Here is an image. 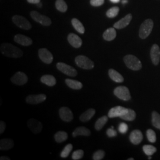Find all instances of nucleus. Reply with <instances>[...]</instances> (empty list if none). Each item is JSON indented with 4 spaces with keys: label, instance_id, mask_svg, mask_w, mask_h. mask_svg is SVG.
<instances>
[{
    "label": "nucleus",
    "instance_id": "obj_1",
    "mask_svg": "<svg viewBox=\"0 0 160 160\" xmlns=\"http://www.w3.org/2000/svg\"><path fill=\"white\" fill-rule=\"evenodd\" d=\"M0 51L2 55L7 57L18 58L23 56V52L20 49L9 43H3L1 45Z\"/></svg>",
    "mask_w": 160,
    "mask_h": 160
},
{
    "label": "nucleus",
    "instance_id": "obj_2",
    "mask_svg": "<svg viewBox=\"0 0 160 160\" xmlns=\"http://www.w3.org/2000/svg\"><path fill=\"white\" fill-rule=\"evenodd\" d=\"M123 61L128 68L133 71H138L142 68V63L140 60L134 55H128L123 58Z\"/></svg>",
    "mask_w": 160,
    "mask_h": 160
},
{
    "label": "nucleus",
    "instance_id": "obj_3",
    "mask_svg": "<svg viewBox=\"0 0 160 160\" xmlns=\"http://www.w3.org/2000/svg\"><path fill=\"white\" fill-rule=\"evenodd\" d=\"M153 27L154 22L151 19L148 18L145 20L143 23L141 24L139 28V36L140 38L142 39H146L151 33Z\"/></svg>",
    "mask_w": 160,
    "mask_h": 160
},
{
    "label": "nucleus",
    "instance_id": "obj_4",
    "mask_svg": "<svg viewBox=\"0 0 160 160\" xmlns=\"http://www.w3.org/2000/svg\"><path fill=\"white\" fill-rule=\"evenodd\" d=\"M75 62L78 67L84 69H92L94 67V63L92 60L84 55L77 56Z\"/></svg>",
    "mask_w": 160,
    "mask_h": 160
},
{
    "label": "nucleus",
    "instance_id": "obj_5",
    "mask_svg": "<svg viewBox=\"0 0 160 160\" xmlns=\"http://www.w3.org/2000/svg\"><path fill=\"white\" fill-rule=\"evenodd\" d=\"M114 94L123 101H128L131 98L129 90L125 86L117 87L114 90Z\"/></svg>",
    "mask_w": 160,
    "mask_h": 160
},
{
    "label": "nucleus",
    "instance_id": "obj_6",
    "mask_svg": "<svg viewBox=\"0 0 160 160\" xmlns=\"http://www.w3.org/2000/svg\"><path fill=\"white\" fill-rule=\"evenodd\" d=\"M12 20L17 26L21 29L29 30L32 28V25L24 17L18 15H15L12 18Z\"/></svg>",
    "mask_w": 160,
    "mask_h": 160
},
{
    "label": "nucleus",
    "instance_id": "obj_7",
    "mask_svg": "<svg viewBox=\"0 0 160 160\" xmlns=\"http://www.w3.org/2000/svg\"><path fill=\"white\" fill-rule=\"evenodd\" d=\"M30 16L38 23H40V24L45 26H49L51 24V20L50 18L47 17L46 16H43L40 14L39 12L36 11H32L30 12Z\"/></svg>",
    "mask_w": 160,
    "mask_h": 160
},
{
    "label": "nucleus",
    "instance_id": "obj_8",
    "mask_svg": "<svg viewBox=\"0 0 160 160\" xmlns=\"http://www.w3.org/2000/svg\"><path fill=\"white\" fill-rule=\"evenodd\" d=\"M57 68L59 71L69 77H75L77 75V71L75 69L63 62H58Z\"/></svg>",
    "mask_w": 160,
    "mask_h": 160
},
{
    "label": "nucleus",
    "instance_id": "obj_9",
    "mask_svg": "<svg viewBox=\"0 0 160 160\" xmlns=\"http://www.w3.org/2000/svg\"><path fill=\"white\" fill-rule=\"evenodd\" d=\"M11 81L17 86H23L28 81V76L22 72H17L11 78Z\"/></svg>",
    "mask_w": 160,
    "mask_h": 160
},
{
    "label": "nucleus",
    "instance_id": "obj_10",
    "mask_svg": "<svg viewBox=\"0 0 160 160\" xmlns=\"http://www.w3.org/2000/svg\"><path fill=\"white\" fill-rule=\"evenodd\" d=\"M40 60L46 64H50L53 60V57L51 53L46 48H41L38 52Z\"/></svg>",
    "mask_w": 160,
    "mask_h": 160
},
{
    "label": "nucleus",
    "instance_id": "obj_11",
    "mask_svg": "<svg viewBox=\"0 0 160 160\" xmlns=\"http://www.w3.org/2000/svg\"><path fill=\"white\" fill-rule=\"evenodd\" d=\"M27 124L30 130L34 134L39 133L43 128L42 123L39 121L34 119H30L28 121Z\"/></svg>",
    "mask_w": 160,
    "mask_h": 160
},
{
    "label": "nucleus",
    "instance_id": "obj_12",
    "mask_svg": "<svg viewBox=\"0 0 160 160\" xmlns=\"http://www.w3.org/2000/svg\"><path fill=\"white\" fill-rule=\"evenodd\" d=\"M46 96L44 94L29 95L26 98V103L30 104H38L46 100Z\"/></svg>",
    "mask_w": 160,
    "mask_h": 160
},
{
    "label": "nucleus",
    "instance_id": "obj_13",
    "mask_svg": "<svg viewBox=\"0 0 160 160\" xmlns=\"http://www.w3.org/2000/svg\"><path fill=\"white\" fill-rule=\"evenodd\" d=\"M128 109L124 107L118 106L110 109L108 113V117L109 118H114L116 117H121L124 115L128 112Z\"/></svg>",
    "mask_w": 160,
    "mask_h": 160
},
{
    "label": "nucleus",
    "instance_id": "obj_14",
    "mask_svg": "<svg viewBox=\"0 0 160 160\" xmlns=\"http://www.w3.org/2000/svg\"><path fill=\"white\" fill-rule=\"evenodd\" d=\"M150 55L153 64L154 65H158L160 61V49L158 45L154 44L152 46L150 51Z\"/></svg>",
    "mask_w": 160,
    "mask_h": 160
},
{
    "label": "nucleus",
    "instance_id": "obj_15",
    "mask_svg": "<svg viewBox=\"0 0 160 160\" xmlns=\"http://www.w3.org/2000/svg\"><path fill=\"white\" fill-rule=\"evenodd\" d=\"M59 114L61 119L64 122H71L74 118V115L72 111L67 107H62L59 109Z\"/></svg>",
    "mask_w": 160,
    "mask_h": 160
},
{
    "label": "nucleus",
    "instance_id": "obj_16",
    "mask_svg": "<svg viewBox=\"0 0 160 160\" xmlns=\"http://www.w3.org/2000/svg\"><path fill=\"white\" fill-rule=\"evenodd\" d=\"M14 40L22 46H30L33 43V41L31 38L23 34H16L14 38Z\"/></svg>",
    "mask_w": 160,
    "mask_h": 160
},
{
    "label": "nucleus",
    "instance_id": "obj_17",
    "mask_svg": "<svg viewBox=\"0 0 160 160\" xmlns=\"http://www.w3.org/2000/svg\"><path fill=\"white\" fill-rule=\"evenodd\" d=\"M132 18V16L131 14H128L126 15L125 17L120 19L119 21L114 23L113 26L115 29H124L129 24V23H131Z\"/></svg>",
    "mask_w": 160,
    "mask_h": 160
},
{
    "label": "nucleus",
    "instance_id": "obj_18",
    "mask_svg": "<svg viewBox=\"0 0 160 160\" xmlns=\"http://www.w3.org/2000/svg\"><path fill=\"white\" fill-rule=\"evenodd\" d=\"M143 139V135L141 131L135 129L129 135V140L134 145H138Z\"/></svg>",
    "mask_w": 160,
    "mask_h": 160
},
{
    "label": "nucleus",
    "instance_id": "obj_19",
    "mask_svg": "<svg viewBox=\"0 0 160 160\" xmlns=\"http://www.w3.org/2000/svg\"><path fill=\"white\" fill-rule=\"evenodd\" d=\"M67 39L69 44L75 48H79L82 45V41L80 37L77 34L70 33L68 34Z\"/></svg>",
    "mask_w": 160,
    "mask_h": 160
},
{
    "label": "nucleus",
    "instance_id": "obj_20",
    "mask_svg": "<svg viewBox=\"0 0 160 160\" xmlns=\"http://www.w3.org/2000/svg\"><path fill=\"white\" fill-rule=\"evenodd\" d=\"M14 141L9 138H4L0 141V150L7 151L12 148L14 146Z\"/></svg>",
    "mask_w": 160,
    "mask_h": 160
},
{
    "label": "nucleus",
    "instance_id": "obj_21",
    "mask_svg": "<svg viewBox=\"0 0 160 160\" xmlns=\"http://www.w3.org/2000/svg\"><path fill=\"white\" fill-rule=\"evenodd\" d=\"M91 135V131L85 127L80 126L77 128H76L74 131L72 133V137L74 138L77 137V136H85V137H88Z\"/></svg>",
    "mask_w": 160,
    "mask_h": 160
},
{
    "label": "nucleus",
    "instance_id": "obj_22",
    "mask_svg": "<svg viewBox=\"0 0 160 160\" xmlns=\"http://www.w3.org/2000/svg\"><path fill=\"white\" fill-rule=\"evenodd\" d=\"M109 77L116 82H123L124 81V78L123 76L119 73L118 71L114 70L113 69H110L109 70Z\"/></svg>",
    "mask_w": 160,
    "mask_h": 160
},
{
    "label": "nucleus",
    "instance_id": "obj_23",
    "mask_svg": "<svg viewBox=\"0 0 160 160\" xmlns=\"http://www.w3.org/2000/svg\"><path fill=\"white\" fill-rule=\"evenodd\" d=\"M40 81L42 83L49 87L54 86L57 83V80L55 79V78L51 75H43L40 78Z\"/></svg>",
    "mask_w": 160,
    "mask_h": 160
},
{
    "label": "nucleus",
    "instance_id": "obj_24",
    "mask_svg": "<svg viewBox=\"0 0 160 160\" xmlns=\"http://www.w3.org/2000/svg\"><path fill=\"white\" fill-rule=\"evenodd\" d=\"M96 113V110L94 109H89L86 110L80 116V120L82 122H88L92 119Z\"/></svg>",
    "mask_w": 160,
    "mask_h": 160
},
{
    "label": "nucleus",
    "instance_id": "obj_25",
    "mask_svg": "<svg viewBox=\"0 0 160 160\" xmlns=\"http://www.w3.org/2000/svg\"><path fill=\"white\" fill-rule=\"evenodd\" d=\"M103 39L107 41H112L114 40L116 37V32L114 28H109L103 34Z\"/></svg>",
    "mask_w": 160,
    "mask_h": 160
},
{
    "label": "nucleus",
    "instance_id": "obj_26",
    "mask_svg": "<svg viewBox=\"0 0 160 160\" xmlns=\"http://www.w3.org/2000/svg\"><path fill=\"white\" fill-rule=\"evenodd\" d=\"M65 83L69 88L74 90H80L82 88V83L80 81L76 80L67 78L65 80Z\"/></svg>",
    "mask_w": 160,
    "mask_h": 160
},
{
    "label": "nucleus",
    "instance_id": "obj_27",
    "mask_svg": "<svg viewBox=\"0 0 160 160\" xmlns=\"http://www.w3.org/2000/svg\"><path fill=\"white\" fill-rule=\"evenodd\" d=\"M71 23L74 29L80 34H84L85 32V29L83 24L80 20L77 18H72L71 20Z\"/></svg>",
    "mask_w": 160,
    "mask_h": 160
},
{
    "label": "nucleus",
    "instance_id": "obj_28",
    "mask_svg": "<svg viewBox=\"0 0 160 160\" xmlns=\"http://www.w3.org/2000/svg\"><path fill=\"white\" fill-rule=\"evenodd\" d=\"M54 138L57 143H61L67 139L68 134L66 132L59 131L55 133Z\"/></svg>",
    "mask_w": 160,
    "mask_h": 160
},
{
    "label": "nucleus",
    "instance_id": "obj_29",
    "mask_svg": "<svg viewBox=\"0 0 160 160\" xmlns=\"http://www.w3.org/2000/svg\"><path fill=\"white\" fill-rule=\"evenodd\" d=\"M108 121V118L107 116H103L102 117L100 118L95 123V129L97 131H100L104 126L106 125V123Z\"/></svg>",
    "mask_w": 160,
    "mask_h": 160
},
{
    "label": "nucleus",
    "instance_id": "obj_30",
    "mask_svg": "<svg viewBox=\"0 0 160 160\" xmlns=\"http://www.w3.org/2000/svg\"><path fill=\"white\" fill-rule=\"evenodd\" d=\"M120 118L123 120L126 121H133L135 120L136 118V113L133 110L131 109H128V112L125 114L120 117Z\"/></svg>",
    "mask_w": 160,
    "mask_h": 160
},
{
    "label": "nucleus",
    "instance_id": "obj_31",
    "mask_svg": "<svg viewBox=\"0 0 160 160\" xmlns=\"http://www.w3.org/2000/svg\"><path fill=\"white\" fill-rule=\"evenodd\" d=\"M55 7L58 11L62 12H67L68 9V6L64 0H57Z\"/></svg>",
    "mask_w": 160,
    "mask_h": 160
},
{
    "label": "nucleus",
    "instance_id": "obj_32",
    "mask_svg": "<svg viewBox=\"0 0 160 160\" xmlns=\"http://www.w3.org/2000/svg\"><path fill=\"white\" fill-rule=\"evenodd\" d=\"M152 123L155 128L160 130V115L155 111L152 113Z\"/></svg>",
    "mask_w": 160,
    "mask_h": 160
},
{
    "label": "nucleus",
    "instance_id": "obj_33",
    "mask_svg": "<svg viewBox=\"0 0 160 160\" xmlns=\"http://www.w3.org/2000/svg\"><path fill=\"white\" fill-rule=\"evenodd\" d=\"M143 152L145 154L148 156H151L154 154L155 152L157 151V148L151 145H145L143 146Z\"/></svg>",
    "mask_w": 160,
    "mask_h": 160
},
{
    "label": "nucleus",
    "instance_id": "obj_34",
    "mask_svg": "<svg viewBox=\"0 0 160 160\" xmlns=\"http://www.w3.org/2000/svg\"><path fill=\"white\" fill-rule=\"evenodd\" d=\"M119 12V8L118 7H113L107 11L106 16L109 18H114L118 16Z\"/></svg>",
    "mask_w": 160,
    "mask_h": 160
},
{
    "label": "nucleus",
    "instance_id": "obj_35",
    "mask_svg": "<svg viewBox=\"0 0 160 160\" xmlns=\"http://www.w3.org/2000/svg\"><path fill=\"white\" fill-rule=\"evenodd\" d=\"M72 148H73V146L72 144L69 143L68 145H67L65 146V147L63 149V150L62 151V152L60 154L61 157L62 158H67V157H68L70 152L72 150Z\"/></svg>",
    "mask_w": 160,
    "mask_h": 160
},
{
    "label": "nucleus",
    "instance_id": "obj_36",
    "mask_svg": "<svg viewBox=\"0 0 160 160\" xmlns=\"http://www.w3.org/2000/svg\"><path fill=\"white\" fill-rule=\"evenodd\" d=\"M147 137L149 141L151 143H154L156 142V134L152 129H149L147 131Z\"/></svg>",
    "mask_w": 160,
    "mask_h": 160
},
{
    "label": "nucleus",
    "instance_id": "obj_37",
    "mask_svg": "<svg viewBox=\"0 0 160 160\" xmlns=\"http://www.w3.org/2000/svg\"><path fill=\"white\" fill-rule=\"evenodd\" d=\"M105 156V152L103 150H98L94 152L92 156L94 160H101L103 159Z\"/></svg>",
    "mask_w": 160,
    "mask_h": 160
},
{
    "label": "nucleus",
    "instance_id": "obj_38",
    "mask_svg": "<svg viewBox=\"0 0 160 160\" xmlns=\"http://www.w3.org/2000/svg\"><path fill=\"white\" fill-rule=\"evenodd\" d=\"M84 156V151L82 149H78L74 151L72 155V158L74 160L81 159Z\"/></svg>",
    "mask_w": 160,
    "mask_h": 160
},
{
    "label": "nucleus",
    "instance_id": "obj_39",
    "mask_svg": "<svg viewBox=\"0 0 160 160\" xmlns=\"http://www.w3.org/2000/svg\"><path fill=\"white\" fill-rule=\"evenodd\" d=\"M128 130V126L125 123H121L119 126V131L122 134L126 133Z\"/></svg>",
    "mask_w": 160,
    "mask_h": 160
},
{
    "label": "nucleus",
    "instance_id": "obj_40",
    "mask_svg": "<svg viewBox=\"0 0 160 160\" xmlns=\"http://www.w3.org/2000/svg\"><path fill=\"white\" fill-rule=\"evenodd\" d=\"M104 2V0H90V4L94 7L102 6Z\"/></svg>",
    "mask_w": 160,
    "mask_h": 160
},
{
    "label": "nucleus",
    "instance_id": "obj_41",
    "mask_svg": "<svg viewBox=\"0 0 160 160\" xmlns=\"http://www.w3.org/2000/svg\"><path fill=\"white\" fill-rule=\"evenodd\" d=\"M107 135L110 138L115 137L117 136V132L113 128L108 129L106 131Z\"/></svg>",
    "mask_w": 160,
    "mask_h": 160
},
{
    "label": "nucleus",
    "instance_id": "obj_42",
    "mask_svg": "<svg viewBox=\"0 0 160 160\" xmlns=\"http://www.w3.org/2000/svg\"><path fill=\"white\" fill-rule=\"evenodd\" d=\"M6 123L4 121H1L0 122V133L2 134L6 129Z\"/></svg>",
    "mask_w": 160,
    "mask_h": 160
},
{
    "label": "nucleus",
    "instance_id": "obj_43",
    "mask_svg": "<svg viewBox=\"0 0 160 160\" xmlns=\"http://www.w3.org/2000/svg\"><path fill=\"white\" fill-rule=\"evenodd\" d=\"M27 1L29 3L34 4H37L40 2V0H27Z\"/></svg>",
    "mask_w": 160,
    "mask_h": 160
},
{
    "label": "nucleus",
    "instance_id": "obj_44",
    "mask_svg": "<svg viewBox=\"0 0 160 160\" xmlns=\"http://www.w3.org/2000/svg\"><path fill=\"white\" fill-rule=\"evenodd\" d=\"M0 160H10V158H9L7 156H2L0 158Z\"/></svg>",
    "mask_w": 160,
    "mask_h": 160
},
{
    "label": "nucleus",
    "instance_id": "obj_45",
    "mask_svg": "<svg viewBox=\"0 0 160 160\" xmlns=\"http://www.w3.org/2000/svg\"><path fill=\"white\" fill-rule=\"evenodd\" d=\"M111 2H113V3H117V2H119L120 1V0H110Z\"/></svg>",
    "mask_w": 160,
    "mask_h": 160
},
{
    "label": "nucleus",
    "instance_id": "obj_46",
    "mask_svg": "<svg viewBox=\"0 0 160 160\" xmlns=\"http://www.w3.org/2000/svg\"><path fill=\"white\" fill-rule=\"evenodd\" d=\"M37 6L38 7H39V8H40V7H42V2H39V3H38V4H37Z\"/></svg>",
    "mask_w": 160,
    "mask_h": 160
},
{
    "label": "nucleus",
    "instance_id": "obj_47",
    "mask_svg": "<svg viewBox=\"0 0 160 160\" xmlns=\"http://www.w3.org/2000/svg\"><path fill=\"white\" fill-rule=\"evenodd\" d=\"M127 2H128V1H127L126 0H124V1H122V3H123V4H125V3H126Z\"/></svg>",
    "mask_w": 160,
    "mask_h": 160
},
{
    "label": "nucleus",
    "instance_id": "obj_48",
    "mask_svg": "<svg viewBox=\"0 0 160 160\" xmlns=\"http://www.w3.org/2000/svg\"><path fill=\"white\" fill-rule=\"evenodd\" d=\"M134 160V158H128V160Z\"/></svg>",
    "mask_w": 160,
    "mask_h": 160
},
{
    "label": "nucleus",
    "instance_id": "obj_49",
    "mask_svg": "<svg viewBox=\"0 0 160 160\" xmlns=\"http://www.w3.org/2000/svg\"><path fill=\"white\" fill-rule=\"evenodd\" d=\"M148 160H151V156H149Z\"/></svg>",
    "mask_w": 160,
    "mask_h": 160
}]
</instances>
